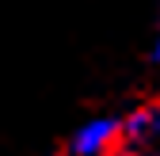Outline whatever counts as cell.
Here are the masks:
<instances>
[{
    "label": "cell",
    "mask_w": 160,
    "mask_h": 156,
    "mask_svg": "<svg viewBox=\"0 0 160 156\" xmlns=\"http://www.w3.org/2000/svg\"><path fill=\"white\" fill-rule=\"evenodd\" d=\"M122 152H126L122 118H95L84 129H76L69 141V156H122Z\"/></svg>",
    "instance_id": "cell-1"
},
{
    "label": "cell",
    "mask_w": 160,
    "mask_h": 156,
    "mask_svg": "<svg viewBox=\"0 0 160 156\" xmlns=\"http://www.w3.org/2000/svg\"><path fill=\"white\" fill-rule=\"evenodd\" d=\"M160 133V107H141L133 110L130 118H122V141H126V152L133 145H145Z\"/></svg>",
    "instance_id": "cell-2"
},
{
    "label": "cell",
    "mask_w": 160,
    "mask_h": 156,
    "mask_svg": "<svg viewBox=\"0 0 160 156\" xmlns=\"http://www.w3.org/2000/svg\"><path fill=\"white\" fill-rule=\"evenodd\" d=\"M152 57H156V61H160V34H156V50H152Z\"/></svg>",
    "instance_id": "cell-3"
}]
</instances>
